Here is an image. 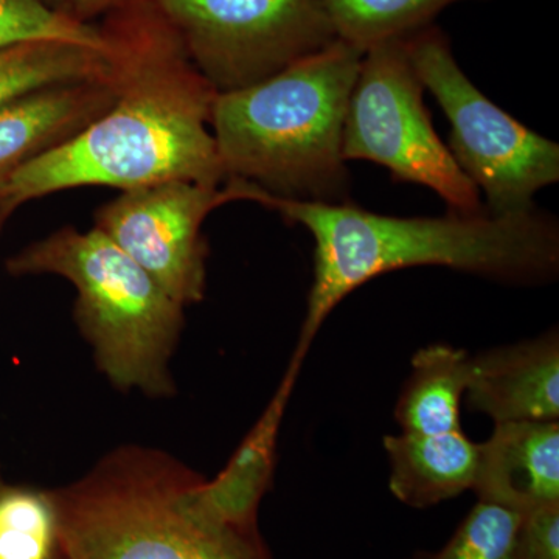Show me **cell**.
Here are the masks:
<instances>
[{
	"label": "cell",
	"instance_id": "obj_1",
	"mask_svg": "<svg viewBox=\"0 0 559 559\" xmlns=\"http://www.w3.org/2000/svg\"><path fill=\"white\" fill-rule=\"evenodd\" d=\"M97 25L119 80L116 100L0 186V231L22 205L60 191H124L175 179L226 182L210 130L218 94L156 2L130 0Z\"/></svg>",
	"mask_w": 559,
	"mask_h": 559
},
{
	"label": "cell",
	"instance_id": "obj_2",
	"mask_svg": "<svg viewBox=\"0 0 559 559\" xmlns=\"http://www.w3.org/2000/svg\"><path fill=\"white\" fill-rule=\"evenodd\" d=\"M235 201H252L300 224L314 240V280L293 358L305 360L323 322L345 297L388 272L443 266L510 285H539L559 272V226L540 210L518 215L448 212L396 218L352 204L280 200L229 180Z\"/></svg>",
	"mask_w": 559,
	"mask_h": 559
},
{
	"label": "cell",
	"instance_id": "obj_3",
	"mask_svg": "<svg viewBox=\"0 0 559 559\" xmlns=\"http://www.w3.org/2000/svg\"><path fill=\"white\" fill-rule=\"evenodd\" d=\"M362 57L337 38L271 79L216 95L210 130L226 180L280 200L349 202L342 134Z\"/></svg>",
	"mask_w": 559,
	"mask_h": 559
},
{
	"label": "cell",
	"instance_id": "obj_4",
	"mask_svg": "<svg viewBox=\"0 0 559 559\" xmlns=\"http://www.w3.org/2000/svg\"><path fill=\"white\" fill-rule=\"evenodd\" d=\"M200 476L146 448L110 452L51 491L64 559H272L259 528L221 521L194 498Z\"/></svg>",
	"mask_w": 559,
	"mask_h": 559
},
{
	"label": "cell",
	"instance_id": "obj_5",
	"mask_svg": "<svg viewBox=\"0 0 559 559\" xmlns=\"http://www.w3.org/2000/svg\"><path fill=\"white\" fill-rule=\"evenodd\" d=\"M11 275H58L76 290L75 319L116 388L170 395L183 307L92 227H61L7 261Z\"/></svg>",
	"mask_w": 559,
	"mask_h": 559
},
{
	"label": "cell",
	"instance_id": "obj_6",
	"mask_svg": "<svg viewBox=\"0 0 559 559\" xmlns=\"http://www.w3.org/2000/svg\"><path fill=\"white\" fill-rule=\"evenodd\" d=\"M404 40L415 72L450 120V153L481 191L484 210L506 216L536 209L533 197L559 180V146L481 94L436 25Z\"/></svg>",
	"mask_w": 559,
	"mask_h": 559
},
{
	"label": "cell",
	"instance_id": "obj_7",
	"mask_svg": "<svg viewBox=\"0 0 559 559\" xmlns=\"http://www.w3.org/2000/svg\"><path fill=\"white\" fill-rule=\"evenodd\" d=\"M423 94L403 39L364 51L345 114L344 159L373 162L395 180L428 187L450 212H484L480 191L433 130Z\"/></svg>",
	"mask_w": 559,
	"mask_h": 559
},
{
	"label": "cell",
	"instance_id": "obj_8",
	"mask_svg": "<svg viewBox=\"0 0 559 559\" xmlns=\"http://www.w3.org/2000/svg\"><path fill=\"white\" fill-rule=\"evenodd\" d=\"M216 94L246 90L337 39L323 0H154Z\"/></svg>",
	"mask_w": 559,
	"mask_h": 559
},
{
	"label": "cell",
	"instance_id": "obj_9",
	"mask_svg": "<svg viewBox=\"0 0 559 559\" xmlns=\"http://www.w3.org/2000/svg\"><path fill=\"white\" fill-rule=\"evenodd\" d=\"M231 201L226 186L164 180L120 191L95 212L94 227L186 308L204 300L207 286L202 226L213 210Z\"/></svg>",
	"mask_w": 559,
	"mask_h": 559
},
{
	"label": "cell",
	"instance_id": "obj_10",
	"mask_svg": "<svg viewBox=\"0 0 559 559\" xmlns=\"http://www.w3.org/2000/svg\"><path fill=\"white\" fill-rule=\"evenodd\" d=\"M466 403L498 423L558 421L559 336L487 349L469 358Z\"/></svg>",
	"mask_w": 559,
	"mask_h": 559
},
{
	"label": "cell",
	"instance_id": "obj_11",
	"mask_svg": "<svg viewBox=\"0 0 559 559\" xmlns=\"http://www.w3.org/2000/svg\"><path fill=\"white\" fill-rule=\"evenodd\" d=\"M110 61V58H109ZM119 91L116 69L98 79L53 84L0 109V186L13 173L110 108Z\"/></svg>",
	"mask_w": 559,
	"mask_h": 559
},
{
	"label": "cell",
	"instance_id": "obj_12",
	"mask_svg": "<svg viewBox=\"0 0 559 559\" xmlns=\"http://www.w3.org/2000/svg\"><path fill=\"white\" fill-rule=\"evenodd\" d=\"M474 491L520 513L559 503V423H498L479 444Z\"/></svg>",
	"mask_w": 559,
	"mask_h": 559
},
{
	"label": "cell",
	"instance_id": "obj_13",
	"mask_svg": "<svg viewBox=\"0 0 559 559\" xmlns=\"http://www.w3.org/2000/svg\"><path fill=\"white\" fill-rule=\"evenodd\" d=\"M301 366L304 360L290 358L277 392L224 469L215 479L200 477L194 485L198 503L221 521L242 528H259L257 516L274 476L282 419Z\"/></svg>",
	"mask_w": 559,
	"mask_h": 559
},
{
	"label": "cell",
	"instance_id": "obj_14",
	"mask_svg": "<svg viewBox=\"0 0 559 559\" xmlns=\"http://www.w3.org/2000/svg\"><path fill=\"white\" fill-rule=\"evenodd\" d=\"M389 455V488L412 509H429L473 489L479 466V444L463 430L421 436L404 433L384 439Z\"/></svg>",
	"mask_w": 559,
	"mask_h": 559
},
{
	"label": "cell",
	"instance_id": "obj_15",
	"mask_svg": "<svg viewBox=\"0 0 559 559\" xmlns=\"http://www.w3.org/2000/svg\"><path fill=\"white\" fill-rule=\"evenodd\" d=\"M465 349L437 344L418 349L412 373L404 384L395 418L404 433H437L462 430L460 407L469 381Z\"/></svg>",
	"mask_w": 559,
	"mask_h": 559
},
{
	"label": "cell",
	"instance_id": "obj_16",
	"mask_svg": "<svg viewBox=\"0 0 559 559\" xmlns=\"http://www.w3.org/2000/svg\"><path fill=\"white\" fill-rule=\"evenodd\" d=\"M109 70L108 47L98 50L50 39L14 44L0 49V109L44 87L98 79Z\"/></svg>",
	"mask_w": 559,
	"mask_h": 559
},
{
	"label": "cell",
	"instance_id": "obj_17",
	"mask_svg": "<svg viewBox=\"0 0 559 559\" xmlns=\"http://www.w3.org/2000/svg\"><path fill=\"white\" fill-rule=\"evenodd\" d=\"M462 0H323L337 38L366 51L385 40L406 39Z\"/></svg>",
	"mask_w": 559,
	"mask_h": 559
},
{
	"label": "cell",
	"instance_id": "obj_18",
	"mask_svg": "<svg viewBox=\"0 0 559 559\" xmlns=\"http://www.w3.org/2000/svg\"><path fill=\"white\" fill-rule=\"evenodd\" d=\"M0 559H64L51 491L0 485Z\"/></svg>",
	"mask_w": 559,
	"mask_h": 559
},
{
	"label": "cell",
	"instance_id": "obj_19",
	"mask_svg": "<svg viewBox=\"0 0 559 559\" xmlns=\"http://www.w3.org/2000/svg\"><path fill=\"white\" fill-rule=\"evenodd\" d=\"M522 513L479 500L451 539L417 559H514Z\"/></svg>",
	"mask_w": 559,
	"mask_h": 559
},
{
	"label": "cell",
	"instance_id": "obj_20",
	"mask_svg": "<svg viewBox=\"0 0 559 559\" xmlns=\"http://www.w3.org/2000/svg\"><path fill=\"white\" fill-rule=\"evenodd\" d=\"M66 40L105 50L97 24L70 20L40 0H0V49L27 40Z\"/></svg>",
	"mask_w": 559,
	"mask_h": 559
},
{
	"label": "cell",
	"instance_id": "obj_21",
	"mask_svg": "<svg viewBox=\"0 0 559 559\" xmlns=\"http://www.w3.org/2000/svg\"><path fill=\"white\" fill-rule=\"evenodd\" d=\"M514 559H559V503L522 513Z\"/></svg>",
	"mask_w": 559,
	"mask_h": 559
},
{
	"label": "cell",
	"instance_id": "obj_22",
	"mask_svg": "<svg viewBox=\"0 0 559 559\" xmlns=\"http://www.w3.org/2000/svg\"><path fill=\"white\" fill-rule=\"evenodd\" d=\"M40 2L70 20L94 24L92 21L106 16L109 11L130 0H40Z\"/></svg>",
	"mask_w": 559,
	"mask_h": 559
}]
</instances>
